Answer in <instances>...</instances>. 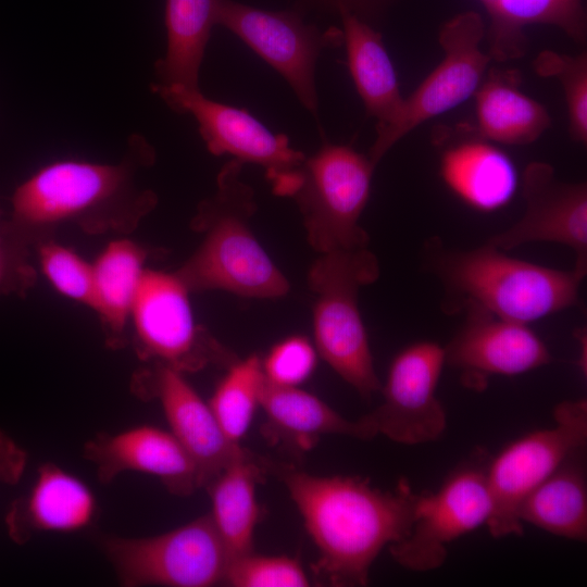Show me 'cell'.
<instances>
[{"label":"cell","mask_w":587,"mask_h":587,"mask_svg":"<svg viewBox=\"0 0 587 587\" xmlns=\"http://www.w3.org/2000/svg\"><path fill=\"white\" fill-rule=\"evenodd\" d=\"M155 157L151 142L134 133L118 163L60 160L40 167L14 190L1 235L29 248L67 224L91 234L133 230L158 202L153 190L137 183Z\"/></svg>","instance_id":"cell-1"},{"label":"cell","mask_w":587,"mask_h":587,"mask_svg":"<svg viewBox=\"0 0 587 587\" xmlns=\"http://www.w3.org/2000/svg\"><path fill=\"white\" fill-rule=\"evenodd\" d=\"M283 480L319 550L317 575L334 586H364L385 547L402 540L421 494L400 480L394 490L350 476H317L270 463Z\"/></svg>","instance_id":"cell-2"},{"label":"cell","mask_w":587,"mask_h":587,"mask_svg":"<svg viewBox=\"0 0 587 587\" xmlns=\"http://www.w3.org/2000/svg\"><path fill=\"white\" fill-rule=\"evenodd\" d=\"M428 267L444 287L446 313H486L529 324L575 305L585 275L510 257L484 243L449 250L436 241L428 248Z\"/></svg>","instance_id":"cell-3"},{"label":"cell","mask_w":587,"mask_h":587,"mask_svg":"<svg viewBox=\"0 0 587 587\" xmlns=\"http://www.w3.org/2000/svg\"><path fill=\"white\" fill-rule=\"evenodd\" d=\"M242 165L237 159L225 163L216 192L198 205L191 224L204 236L176 274L189 291L221 289L249 298H278L288 292L289 284L251 232L257 203L252 188L240 178Z\"/></svg>","instance_id":"cell-4"},{"label":"cell","mask_w":587,"mask_h":587,"mask_svg":"<svg viewBox=\"0 0 587 587\" xmlns=\"http://www.w3.org/2000/svg\"><path fill=\"white\" fill-rule=\"evenodd\" d=\"M379 276L367 247L321 253L308 279L316 295L313 312L315 346L324 361L363 398L380 390L358 296Z\"/></svg>","instance_id":"cell-5"},{"label":"cell","mask_w":587,"mask_h":587,"mask_svg":"<svg viewBox=\"0 0 587 587\" xmlns=\"http://www.w3.org/2000/svg\"><path fill=\"white\" fill-rule=\"evenodd\" d=\"M374 168L367 154L346 145L324 142L305 158L292 198L316 251L367 247L359 220L370 198Z\"/></svg>","instance_id":"cell-6"},{"label":"cell","mask_w":587,"mask_h":587,"mask_svg":"<svg viewBox=\"0 0 587 587\" xmlns=\"http://www.w3.org/2000/svg\"><path fill=\"white\" fill-rule=\"evenodd\" d=\"M101 547L125 587L224 585L230 561L210 514L155 536H109Z\"/></svg>","instance_id":"cell-7"},{"label":"cell","mask_w":587,"mask_h":587,"mask_svg":"<svg viewBox=\"0 0 587 587\" xmlns=\"http://www.w3.org/2000/svg\"><path fill=\"white\" fill-rule=\"evenodd\" d=\"M553 417L551 427L511 442L485 470L491 500L486 525L495 538L522 534L519 509L524 498L572 452L586 446V400L559 403Z\"/></svg>","instance_id":"cell-8"},{"label":"cell","mask_w":587,"mask_h":587,"mask_svg":"<svg viewBox=\"0 0 587 587\" xmlns=\"http://www.w3.org/2000/svg\"><path fill=\"white\" fill-rule=\"evenodd\" d=\"M485 30L486 24L475 11L459 13L442 24L438 35L442 59L404 98L397 118L376 130L367 154L375 166L410 132L474 96L491 61L480 47Z\"/></svg>","instance_id":"cell-9"},{"label":"cell","mask_w":587,"mask_h":587,"mask_svg":"<svg viewBox=\"0 0 587 587\" xmlns=\"http://www.w3.org/2000/svg\"><path fill=\"white\" fill-rule=\"evenodd\" d=\"M213 13L215 25L230 30L271 65L317 118L316 62L323 50L342 46V30H321L298 11L262 10L235 0H213Z\"/></svg>","instance_id":"cell-10"},{"label":"cell","mask_w":587,"mask_h":587,"mask_svg":"<svg viewBox=\"0 0 587 587\" xmlns=\"http://www.w3.org/2000/svg\"><path fill=\"white\" fill-rule=\"evenodd\" d=\"M151 91L174 112L193 116L211 154H230L242 163L261 165L274 193H296L307 157L290 147L287 135L271 132L247 109L212 100L200 89L151 87Z\"/></svg>","instance_id":"cell-11"},{"label":"cell","mask_w":587,"mask_h":587,"mask_svg":"<svg viewBox=\"0 0 587 587\" xmlns=\"http://www.w3.org/2000/svg\"><path fill=\"white\" fill-rule=\"evenodd\" d=\"M189 292L176 273L145 271L130 312L141 360L183 373L226 360L221 347L195 323Z\"/></svg>","instance_id":"cell-12"},{"label":"cell","mask_w":587,"mask_h":587,"mask_svg":"<svg viewBox=\"0 0 587 587\" xmlns=\"http://www.w3.org/2000/svg\"><path fill=\"white\" fill-rule=\"evenodd\" d=\"M445 364L444 347L428 340L414 342L394 358L380 387L383 401L365 415L376 435L420 445L444 434L447 414L437 386Z\"/></svg>","instance_id":"cell-13"},{"label":"cell","mask_w":587,"mask_h":587,"mask_svg":"<svg viewBox=\"0 0 587 587\" xmlns=\"http://www.w3.org/2000/svg\"><path fill=\"white\" fill-rule=\"evenodd\" d=\"M491 500L486 472L466 466L434 494H421L409 534L389 546L394 560L414 571H432L445 562L452 540L487 523Z\"/></svg>","instance_id":"cell-14"},{"label":"cell","mask_w":587,"mask_h":587,"mask_svg":"<svg viewBox=\"0 0 587 587\" xmlns=\"http://www.w3.org/2000/svg\"><path fill=\"white\" fill-rule=\"evenodd\" d=\"M522 193L525 200L522 217L486 243L505 252L529 242L560 243L574 252V270L586 276V183L563 182L550 164L535 161L523 172Z\"/></svg>","instance_id":"cell-15"},{"label":"cell","mask_w":587,"mask_h":587,"mask_svg":"<svg viewBox=\"0 0 587 587\" xmlns=\"http://www.w3.org/2000/svg\"><path fill=\"white\" fill-rule=\"evenodd\" d=\"M133 392L145 400H157L170 426L196 463L202 487L245 452L232 444L220 427L209 402L186 380L184 373L154 363L134 375Z\"/></svg>","instance_id":"cell-16"},{"label":"cell","mask_w":587,"mask_h":587,"mask_svg":"<svg viewBox=\"0 0 587 587\" xmlns=\"http://www.w3.org/2000/svg\"><path fill=\"white\" fill-rule=\"evenodd\" d=\"M83 457L95 465L103 484L123 472H138L157 477L175 496H189L202 487L189 453L170 430L154 425L99 433L85 442Z\"/></svg>","instance_id":"cell-17"},{"label":"cell","mask_w":587,"mask_h":587,"mask_svg":"<svg viewBox=\"0 0 587 587\" xmlns=\"http://www.w3.org/2000/svg\"><path fill=\"white\" fill-rule=\"evenodd\" d=\"M440 147V175L446 186L469 207L490 212L513 198L519 175L499 145L480 136L473 124L440 127L434 134Z\"/></svg>","instance_id":"cell-18"},{"label":"cell","mask_w":587,"mask_h":587,"mask_svg":"<svg viewBox=\"0 0 587 587\" xmlns=\"http://www.w3.org/2000/svg\"><path fill=\"white\" fill-rule=\"evenodd\" d=\"M465 314V323L444 349L446 364L470 380L519 375L551 362L549 349L527 324L479 312Z\"/></svg>","instance_id":"cell-19"},{"label":"cell","mask_w":587,"mask_h":587,"mask_svg":"<svg viewBox=\"0 0 587 587\" xmlns=\"http://www.w3.org/2000/svg\"><path fill=\"white\" fill-rule=\"evenodd\" d=\"M98 512L92 490L55 463H43L30 488L10 505L5 527L24 545L42 533H74L90 526Z\"/></svg>","instance_id":"cell-20"},{"label":"cell","mask_w":587,"mask_h":587,"mask_svg":"<svg viewBox=\"0 0 587 587\" xmlns=\"http://www.w3.org/2000/svg\"><path fill=\"white\" fill-rule=\"evenodd\" d=\"M516 68L490 67L474 93L476 132L499 146L535 142L550 126L547 108L521 89Z\"/></svg>","instance_id":"cell-21"},{"label":"cell","mask_w":587,"mask_h":587,"mask_svg":"<svg viewBox=\"0 0 587 587\" xmlns=\"http://www.w3.org/2000/svg\"><path fill=\"white\" fill-rule=\"evenodd\" d=\"M342 23L347 66L367 116L376 120V130L399 115L404 98L396 68L382 34L346 8L337 10Z\"/></svg>","instance_id":"cell-22"},{"label":"cell","mask_w":587,"mask_h":587,"mask_svg":"<svg viewBox=\"0 0 587 587\" xmlns=\"http://www.w3.org/2000/svg\"><path fill=\"white\" fill-rule=\"evenodd\" d=\"M260 407L265 413L266 430L271 436L301 450L310 449L323 435L362 440L376 436L365 415L348 420L297 386H279L264 380Z\"/></svg>","instance_id":"cell-23"},{"label":"cell","mask_w":587,"mask_h":587,"mask_svg":"<svg viewBox=\"0 0 587 587\" xmlns=\"http://www.w3.org/2000/svg\"><path fill=\"white\" fill-rule=\"evenodd\" d=\"M487 54L491 61L509 62L523 58L529 46L525 28L551 25L577 45L587 40V14L584 0H488L484 5Z\"/></svg>","instance_id":"cell-24"},{"label":"cell","mask_w":587,"mask_h":587,"mask_svg":"<svg viewBox=\"0 0 587 587\" xmlns=\"http://www.w3.org/2000/svg\"><path fill=\"white\" fill-rule=\"evenodd\" d=\"M268 463L245 451L205 487L211 498L210 517L230 559L253 551V534L260 509L257 484Z\"/></svg>","instance_id":"cell-25"},{"label":"cell","mask_w":587,"mask_h":587,"mask_svg":"<svg viewBox=\"0 0 587 587\" xmlns=\"http://www.w3.org/2000/svg\"><path fill=\"white\" fill-rule=\"evenodd\" d=\"M584 449L572 452L535 487L519 509L521 523L545 532L584 541L587 538V485Z\"/></svg>","instance_id":"cell-26"},{"label":"cell","mask_w":587,"mask_h":587,"mask_svg":"<svg viewBox=\"0 0 587 587\" xmlns=\"http://www.w3.org/2000/svg\"><path fill=\"white\" fill-rule=\"evenodd\" d=\"M166 52L151 87L200 89L199 74L214 23L213 0H165Z\"/></svg>","instance_id":"cell-27"},{"label":"cell","mask_w":587,"mask_h":587,"mask_svg":"<svg viewBox=\"0 0 587 587\" xmlns=\"http://www.w3.org/2000/svg\"><path fill=\"white\" fill-rule=\"evenodd\" d=\"M146 252L129 239L110 242L92 263L93 308L102 323L107 345H124V332L146 271Z\"/></svg>","instance_id":"cell-28"},{"label":"cell","mask_w":587,"mask_h":587,"mask_svg":"<svg viewBox=\"0 0 587 587\" xmlns=\"http://www.w3.org/2000/svg\"><path fill=\"white\" fill-rule=\"evenodd\" d=\"M262 362L257 355L234 361L216 386L209 405L227 439L240 445L254 411L260 405L264 385Z\"/></svg>","instance_id":"cell-29"},{"label":"cell","mask_w":587,"mask_h":587,"mask_svg":"<svg viewBox=\"0 0 587 587\" xmlns=\"http://www.w3.org/2000/svg\"><path fill=\"white\" fill-rule=\"evenodd\" d=\"M533 70L544 78L557 79L563 90L570 137L587 143V53L566 54L544 50L533 61Z\"/></svg>","instance_id":"cell-30"},{"label":"cell","mask_w":587,"mask_h":587,"mask_svg":"<svg viewBox=\"0 0 587 587\" xmlns=\"http://www.w3.org/2000/svg\"><path fill=\"white\" fill-rule=\"evenodd\" d=\"M40 270L61 295L93 308V270L72 249L46 239L36 245Z\"/></svg>","instance_id":"cell-31"},{"label":"cell","mask_w":587,"mask_h":587,"mask_svg":"<svg viewBox=\"0 0 587 587\" xmlns=\"http://www.w3.org/2000/svg\"><path fill=\"white\" fill-rule=\"evenodd\" d=\"M224 585L233 587H305L310 579L301 564L287 555L253 551L232 558Z\"/></svg>","instance_id":"cell-32"},{"label":"cell","mask_w":587,"mask_h":587,"mask_svg":"<svg viewBox=\"0 0 587 587\" xmlns=\"http://www.w3.org/2000/svg\"><path fill=\"white\" fill-rule=\"evenodd\" d=\"M315 362V350L310 341L294 336L272 348L262 363V370L267 383L298 386L313 372Z\"/></svg>","instance_id":"cell-33"},{"label":"cell","mask_w":587,"mask_h":587,"mask_svg":"<svg viewBox=\"0 0 587 587\" xmlns=\"http://www.w3.org/2000/svg\"><path fill=\"white\" fill-rule=\"evenodd\" d=\"M28 254V248L0 235V294L23 296L35 284L37 275Z\"/></svg>","instance_id":"cell-34"},{"label":"cell","mask_w":587,"mask_h":587,"mask_svg":"<svg viewBox=\"0 0 587 587\" xmlns=\"http://www.w3.org/2000/svg\"><path fill=\"white\" fill-rule=\"evenodd\" d=\"M26 464L27 452L12 437L0 430V484H17Z\"/></svg>","instance_id":"cell-35"},{"label":"cell","mask_w":587,"mask_h":587,"mask_svg":"<svg viewBox=\"0 0 587 587\" xmlns=\"http://www.w3.org/2000/svg\"><path fill=\"white\" fill-rule=\"evenodd\" d=\"M322 4L334 8L336 11L342 7L365 21L372 10L379 5L382 0H316Z\"/></svg>","instance_id":"cell-36"},{"label":"cell","mask_w":587,"mask_h":587,"mask_svg":"<svg viewBox=\"0 0 587 587\" xmlns=\"http://www.w3.org/2000/svg\"><path fill=\"white\" fill-rule=\"evenodd\" d=\"M1 210H0V235H1Z\"/></svg>","instance_id":"cell-37"}]
</instances>
